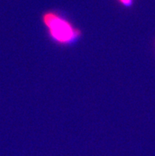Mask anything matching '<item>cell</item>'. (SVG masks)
<instances>
[{
	"label": "cell",
	"mask_w": 155,
	"mask_h": 156,
	"mask_svg": "<svg viewBox=\"0 0 155 156\" xmlns=\"http://www.w3.org/2000/svg\"><path fill=\"white\" fill-rule=\"evenodd\" d=\"M42 22L47 29L50 38L61 45L76 43L82 36L80 30L54 11L45 12L42 16Z\"/></svg>",
	"instance_id": "cell-1"
},
{
	"label": "cell",
	"mask_w": 155,
	"mask_h": 156,
	"mask_svg": "<svg viewBox=\"0 0 155 156\" xmlns=\"http://www.w3.org/2000/svg\"><path fill=\"white\" fill-rule=\"evenodd\" d=\"M118 2L121 4L122 6H125V7H130L133 5L134 0H117Z\"/></svg>",
	"instance_id": "cell-2"
}]
</instances>
